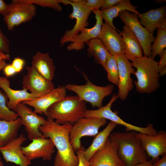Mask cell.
I'll return each mask as SVG.
<instances>
[{
  "label": "cell",
  "instance_id": "6da1fadb",
  "mask_svg": "<svg viewBox=\"0 0 166 166\" xmlns=\"http://www.w3.org/2000/svg\"><path fill=\"white\" fill-rule=\"evenodd\" d=\"M72 125H60L47 117L45 123L39 128L45 138L53 141L57 152L54 161V166H78L79 160L70 142V132Z\"/></svg>",
  "mask_w": 166,
  "mask_h": 166
},
{
  "label": "cell",
  "instance_id": "7a4b0ae2",
  "mask_svg": "<svg viewBox=\"0 0 166 166\" xmlns=\"http://www.w3.org/2000/svg\"><path fill=\"white\" fill-rule=\"evenodd\" d=\"M134 131L112 132L109 139L117 143V153L126 166H136L149 160L140 140Z\"/></svg>",
  "mask_w": 166,
  "mask_h": 166
},
{
  "label": "cell",
  "instance_id": "3957f363",
  "mask_svg": "<svg viewBox=\"0 0 166 166\" xmlns=\"http://www.w3.org/2000/svg\"><path fill=\"white\" fill-rule=\"evenodd\" d=\"M86 110L85 102L77 96H66L51 105L45 116L58 124L73 125L83 117Z\"/></svg>",
  "mask_w": 166,
  "mask_h": 166
},
{
  "label": "cell",
  "instance_id": "277c9868",
  "mask_svg": "<svg viewBox=\"0 0 166 166\" xmlns=\"http://www.w3.org/2000/svg\"><path fill=\"white\" fill-rule=\"evenodd\" d=\"M136 69L134 74L137 80L134 81L137 91L150 94L160 86L158 62L151 57L143 56L132 61Z\"/></svg>",
  "mask_w": 166,
  "mask_h": 166
},
{
  "label": "cell",
  "instance_id": "5b68a950",
  "mask_svg": "<svg viewBox=\"0 0 166 166\" xmlns=\"http://www.w3.org/2000/svg\"><path fill=\"white\" fill-rule=\"evenodd\" d=\"M86 80L84 85L68 84L65 86L66 89L75 93L81 100L90 103L93 107L100 108L102 106V102L104 98L112 93L114 86L109 84L101 86L93 83L88 79L86 75L83 74Z\"/></svg>",
  "mask_w": 166,
  "mask_h": 166
},
{
  "label": "cell",
  "instance_id": "8992f818",
  "mask_svg": "<svg viewBox=\"0 0 166 166\" xmlns=\"http://www.w3.org/2000/svg\"><path fill=\"white\" fill-rule=\"evenodd\" d=\"M118 98L117 94L114 93L108 103L104 106L96 110H87L84 112L83 117H96L110 120L116 123L124 126L127 131H134L136 132L149 135H154L157 132L152 124H148L145 127H138L124 121L113 112L111 107L112 104Z\"/></svg>",
  "mask_w": 166,
  "mask_h": 166
},
{
  "label": "cell",
  "instance_id": "52a82bcc",
  "mask_svg": "<svg viewBox=\"0 0 166 166\" xmlns=\"http://www.w3.org/2000/svg\"><path fill=\"white\" fill-rule=\"evenodd\" d=\"M105 119L96 117H82L73 124L70 132L71 144L75 151L82 147L81 139L85 136L95 137L100 128L107 123Z\"/></svg>",
  "mask_w": 166,
  "mask_h": 166
},
{
  "label": "cell",
  "instance_id": "ba28073f",
  "mask_svg": "<svg viewBox=\"0 0 166 166\" xmlns=\"http://www.w3.org/2000/svg\"><path fill=\"white\" fill-rule=\"evenodd\" d=\"M65 4L72 6L73 11L69 18L70 19H75L76 23L72 29L66 31L61 38L60 42L61 46L68 42H71L83 29L87 26L89 17L92 12L83 0H66Z\"/></svg>",
  "mask_w": 166,
  "mask_h": 166
},
{
  "label": "cell",
  "instance_id": "9c48e42d",
  "mask_svg": "<svg viewBox=\"0 0 166 166\" xmlns=\"http://www.w3.org/2000/svg\"><path fill=\"white\" fill-rule=\"evenodd\" d=\"M118 16L139 40L142 47L144 56L151 57V44L154 42L155 38L153 34L140 24L138 15L124 10L120 13Z\"/></svg>",
  "mask_w": 166,
  "mask_h": 166
},
{
  "label": "cell",
  "instance_id": "30bf717a",
  "mask_svg": "<svg viewBox=\"0 0 166 166\" xmlns=\"http://www.w3.org/2000/svg\"><path fill=\"white\" fill-rule=\"evenodd\" d=\"M9 5L10 12L7 16L4 17V20L10 31L31 20L36 14L35 5L24 0H13Z\"/></svg>",
  "mask_w": 166,
  "mask_h": 166
},
{
  "label": "cell",
  "instance_id": "8fae6325",
  "mask_svg": "<svg viewBox=\"0 0 166 166\" xmlns=\"http://www.w3.org/2000/svg\"><path fill=\"white\" fill-rule=\"evenodd\" d=\"M13 111L20 118L30 140L44 137L39 130L40 127L46 122V120L44 117L38 115L27 105L22 102L19 103Z\"/></svg>",
  "mask_w": 166,
  "mask_h": 166
},
{
  "label": "cell",
  "instance_id": "7c38bea8",
  "mask_svg": "<svg viewBox=\"0 0 166 166\" xmlns=\"http://www.w3.org/2000/svg\"><path fill=\"white\" fill-rule=\"evenodd\" d=\"M27 74L23 76L22 88L29 90L37 98L44 95L54 89V85L42 75L32 66H27Z\"/></svg>",
  "mask_w": 166,
  "mask_h": 166
},
{
  "label": "cell",
  "instance_id": "4fadbf2b",
  "mask_svg": "<svg viewBox=\"0 0 166 166\" xmlns=\"http://www.w3.org/2000/svg\"><path fill=\"white\" fill-rule=\"evenodd\" d=\"M147 154L152 163L157 161L160 157L166 153V132L164 130L157 132L154 135L137 132Z\"/></svg>",
  "mask_w": 166,
  "mask_h": 166
},
{
  "label": "cell",
  "instance_id": "5bb4252c",
  "mask_svg": "<svg viewBox=\"0 0 166 166\" xmlns=\"http://www.w3.org/2000/svg\"><path fill=\"white\" fill-rule=\"evenodd\" d=\"M118 145L109 137L89 161V166H126L117 153Z\"/></svg>",
  "mask_w": 166,
  "mask_h": 166
},
{
  "label": "cell",
  "instance_id": "9a60e30c",
  "mask_svg": "<svg viewBox=\"0 0 166 166\" xmlns=\"http://www.w3.org/2000/svg\"><path fill=\"white\" fill-rule=\"evenodd\" d=\"M114 57L117 62L119 72L117 95L118 98L124 101L127 98L129 93L133 88V80L131 75L134 74L136 71L132 63L126 58L124 54Z\"/></svg>",
  "mask_w": 166,
  "mask_h": 166
},
{
  "label": "cell",
  "instance_id": "2e32d148",
  "mask_svg": "<svg viewBox=\"0 0 166 166\" xmlns=\"http://www.w3.org/2000/svg\"><path fill=\"white\" fill-rule=\"evenodd\" d=\"M28 145L21 147L24 155L30 160L42 158L44 160L51 159L55 151L54 144L51 139L45 137L35 138Z\"/></svg>",
  "mask_w": 166,
  "mask_h": 166
},
{
  "label": "cell",
  "instance_id": "e0dca14e",
  "mask_svg": "<svg viewBox=\"0 0 166 166\" xmlns=\"http://www.w3.org/2000/svg\"><path fill=\"white\" fill-rule=\"evenodd\" d=\"M26 140L24 135L21 134L18 137L0 148V152L7 162L12 163L19 166H30L31 160L24 155L21 149L22 144Z\"/></svg>",
  "mask_w": 166,
  "mask_h": 166
},
{
  "label": "cell",
  "instance_id": "ac0fdd59",
  "mask_svg": "<svg viewBox=\"0 0 166 166\" xmlns=\"http://www.w3.org/2000/svg\"><path fill=\"white\" fill-rule=\"evenodd\" d=\"M97 38L112 56L124 54V45L121 35L108 23H103Z\"/></svg>",
  "mask_w": 166,
  "mask_h": 166
},
{
  "label": "cell",
  "instance_id": "d6986e66",
  "mask_svg": "<svg viewBox=\"0 0 166 166\" xmlns=\"http://www.w3.org/2000/svg\"><path fill=\"white\" fill-rule=\"evenodd\" d=\"M96 19V24L92 28H85L75 38L67 47L69 51H78L84 48L85 43L93 39L97 38L103 24V18L99 10L93 11Z\"/></svg>",
  "mask_w": 166,
  "mask_h": 166
},
{
  "label": "cell",
  "instance_id": "ffe728a7",
  "mask_svg": "<svg viewBox=\"0 0 166 166\" xmlns=\"http://www.w3.org/2000/svg\"><path fill=\"white\" fill-rule=\"evenodd\" d=\"M66 90L65 86H59L40 97L22 102L33 107L34 111L37 114L45 116L47 109L51 105L66 96Z\"/></svg>",
  "mask_w": 166,
  "mask_h": 166
},
{
  "label": "cell",
  "instance_id": "44dd1931",
  "mask_svg": "<svg viewBox=\"0 0 166 166\" xmlns=\"http://www.w3.org/2000/svg\"><path fill=\"white\" fill-rule=\"evenodd\" d=\"M10 83L6 77H0V88L4 91L9 99L7 106L10 109L13 110L19 103L31 101L37 98L25 89L21 90L12 89L10 87Z\"/></svg>",
  "mask_w": 166,
  "mask_h": 166
},
{
  "label": "cell",
  "instance_id": "7402d4cb",
  "mask_svg": "<svg viewBox=\"0 0 166 166\" xmlns=\"http://www.w3.org/2000/svg\"><path fill=\"white\" fill-rule=\"evenodd\" d=\"M166 7L164 6L156 9H152L138 15L140 24L150 33L153 34L157 28H161L166 21Z\"/></svg>",
  "mask_w": 166,
  "mask_h": 166
},
{
  "label": "cell",
  "instance_id": "603a6c76",
  "mask_svg": "<svg viewBox=\"0 0 166 166\" xmlns=\"http://www.w3.org/2000/svg\"><path fill=\"white\" fill-rule=\"evenodd\" d=\"M120 32L124 45V55L129 61L143 56L141 45L132 31L125 25Z\"/></svg>",
  "mask_w": 166,
  "mask_h": 166
},
{
  "label": "cell",
  "instance_id": "cb8c5ba5",
  "mask_svg": "<svg viewBox=\"0 0 166 166\" xmlns=\"http://www.w3.org/2000/svg\"><path fill=\"white\" fill-rule=\"evenodd\" d=\"M31 64L32 66L43 77L52 81L56 67L48 53L37 51L32 57Z\"/></svg>",
  "mask_w": 166,
  "mask_h": 166
},
{
  "label": "cell",
  "instance_id": "d4e9b609",
  "mask_svg": "<svg viewBox=\"0 0 166 166\" xmlns=\"http://www.w3.org/2000/svg\"><path fill=\"white\" fill-rule=\"evenodd\" d=\"M22 125L19 117L15 120L11 121L0 119V148L17 137Z\"/></svg>",
  "mask_w": 166,
  "mask_h": 166
},
{
  "label": "cell",
  "instance_id": "484cf974",
  "mask_svg": "<svg viewBox=\"0 0 166 166\" xmlns=\"http://www.w3.org/2000/svg\"><path fill=\"white\" fill-rule=\"evenodd\" d=\"M137 7L132 5L129 0H122L117 5L105 9L100 10L103 19L113 28L116 29L113 23V19L118 16L121 12L127 10L138 15L139 13L136 10Z\"/></svg>",
  "mask_w": 166,
  "mask_h": 166
},
{
  "label": "cell",
  "instance_id": "4316f807",
  "mask_svg": "<svg viewBox=\"0 0 166 166\" xmlns=\"http://www.w3.org/2000/svg\"><path fill=\"white\" fill-rule=\"evenodd\" d=\"M117 125L115 123L110 121L106 127L96 136L91 145L84 151L85 155L88 161L104 145Z\"/></svg>",
  "mask_w": 166,
  "mask_h": 166
},
{
  "label": "cell",
  "instance_id": "83f0119b",
  "mask_svg": "<svg viewBox=\"0 0 166 166\" xmlns=\"http://www.w3.org/2000/svg\"><path fill=\"white\" fill-rule=\"evenodd\" d=\"M85 44L88 46L87 48L88 56L93 57L95 61L101 65L105 69L109 52L101 41L96 38L87 41Z\"/></svg>",
  "mask_w": 166,
  "mask_h": 166
},
{
  "label": "cell",
  "instance_id": "f1b7e54d",
  "mask_svg": "<svg viewBox=\"0 0 166 166\" xmlns=\"http://www.w3.org/2000/svg\"><path fill=\"white\" fill-rule=\"evenodd\" d=\"M105 70L107 73L108 80L113 84L118 85L119 72L117 64L115 57L108 53Z\"/></svg>",
  "mask_w": 166,
  "mask_h": 166
},
{
  "label": "cell",
  "instance_id": "f546056e",
  "mask_svg": "<svg viewBox=\"0 0 166 166\" xmlns=\"http://www.w3.org/2000/svg\"><path fill=\"white\" fill-rule=\"evenodd\" d=\"M157 29L156 37L151 46V57L153 59L166 47V30L160 28Z\"/></svg>",
  "mask_w": 166,
  "mask_h": 166
},
{
  "label": "cell",
  "instance_id": "4dcf8cb0",
  "mask_svg": "<svg viewBox=\"0 0 166 166\" xmlns=\"http://www.w3.org/2000/svg\"><path fill=\"white\" fill-rule=\"evenodd\" d=\"M7 98L0 90V119L7 121L15 120L18 117V116L7 107Z\"/></svg>",
  "mask_w": 166,
  "mask_h": 166
},
{
  "label": "cell",
  "instance_id": "1f68e13d",
  "mask_svg": "<svg viewBox=\"0 0 166 166\" xmlns=\"http://www.w3.org/2000/svg\"><path fill=\"white\" fill-rule=\"evenodd\" d=\"M26 2L39 5L43 7H48L58 12L62 10V7L58 0H24Z\"/></svg>",
  "mask_w": 166,
  "mask_h": 166
},
{
  "label": "cell",
  "instance_id": "d6a6232c",
  "mask_svg": "<svg viewBox=\"0 0 166 166\" xmlns=\"http://www.w3.org/2000/svg\"><path fill=\"white\" fill-rule=\"evenodd\" d=\"M9 39L2 32L0 28V51L9 54L10 52Z\"/></svg>",
  "mask_w": 166,
  "mask_h": 166
},
{
  "label": "cell",
  "instance_id": "836d02e7",
  "mask_svg": "<svg viewBox=\"0 0 166 166\" xmlns=\"http://www.w3.org/2000/svg\"><path fill=\"white\" fill-rule=\"evenodd\" d=\"M158 55L160 60L158 62V69L160 76L165 75L166 73V49L164 50Z\"/></svg>",
  "mask_w": 166,
  "mask_h": 166
},
{
  "label": "cell",
  "instance_id": "e575fe53",
  "mask_svg": "<svg viewBox=\"0 0 166 166\" xmlns=\"http://www.w3.org/2000/svg\"><path fill=\"white\" fill-rule=\"evenodd\" d=\"M104 0H86L84 2L86 6L92 12L99 10Z\"/></svg>",
  "mask_w": 166,
  "mask_h": 166
},
{
  "label": "cell",
  "instance_id": "d590c367",
  "mask_svg": "<svg viewBox=\"0 0 166 166\" xmlns=\"http://www.w3.org/2000/svg\"><path fill=\"white\" fill-rule=\"evenodd\" d=\"M85 148L83 147L79 150L76 152V153L78 156L79 162L78 166H89V163L86 159L84 154Z\"/></svg>",
  "mask_w": 166,
  "mask_h": 166
},
{
  "label": "cell",
  "instance_id": "8d00e7d4",
  "mask_svg": "<svg viewBox=\"0 0 166 166\" xmlns=\"http://www.w3.org/2000/svg\"><path fill=\"white\" fill-rule=\"evenodd\" d=\"M25 64L23 59L19 57L15 58L11 65L15 69L16 73H19L22 69Z\"/></svg>",
  "mask_w": 166,
  "mask_h": 166
},
{
  "label": "cell",
  "instance_id": "74e56055",
  "mask_svg": "<svg viewBox=\"0 0 166 166\" xmlns=\"http://www.w3.org/2000/svg\"><path fill=\"white\" fill-rule=\"evenodd\" d=\"M10 12L9 4L3 0H0V14L4 17L7 16Z\"/></svg>",
  "mask_w": 166,
  "mask_h": 166
},
{
  "label": "cell",
  "instance_id": "f35d334b",
  "mask_svg": "<svg viewBox=\"0 0 166 166\" xmlns=\"http://www.w3.org/2000/svg\"><path fill=\"white\" fill-rule=\"evenodd\" d=\"M122 0H104L101 6V10L105 9L118 4Z\"/></svg>",
  "mask_w": 166,
  "mask_h": 166
},
{
  "label": "cell",
  "instance_id": "ab89813d",
  "mask_svg": "<svg viewBox=\"0 0 166 166\" xmlns=\"http://www.w3.org/2000/svg\"><path fill=\"white\" fill-rule=\"evenodd\" d=\"M4 71L7 77L13 76L16 73L11 64L6 65L4 68Z\"/></svg>",
  "mask_w": 166,
  "mask_h": 166
},
{
  "label": "cell",
  "instance_id": "60d3db41",
  "mask_svg": "<svg viewBox=\"0 0 166 166\" xmlns=\"http://www.w3.org/2000/svg\"><path fill=\"white\" fill-rule=\"evenodd\" d=\"M152 166H166V155L163 156L156 162L152 163Z\"/></svg>",
  "mask_w": 166,
  "mask_h": 166
},
{
  "label": "cell",
  "instance_id": "b9f144b4",
  "mask_svg": "<svg viewBox=\"0 0 166 166\" xmlns=\"http://www.w3.org/2000/svg\"><path fill=\"white\" fill-rule=\"evenodd\" d=\"M10 57V55L9 54L0 51V60H9Z\"/></svg>",
  "mask_w": 166,
  "mask_h": 166
},
{
  "label": "cell",
  "instance_id": "7bdbcfd3",
  "mask_svg": "<svg viewBox=\"0 0 166 166\" xmlns=\"http://www.w3.org/2000/svg\"><path fill=\"white\" fill-rule=\"evenodd\" d=\"M136 166H152V163L150 160L140 164Z\"/></svg>",
  "mask_w": 166,
  "mask_h": 166
},
{
  "label": "cell",
  "instance_id": "ee69618b",
  "mask_svg": "<svg viewBox=\"0 0 166 166\" xmlns=\"http://www.w3.org/2000/svg\"><path fill=\"white\" fill-rule=\"evenodd\" d=\"M5 60H0V71L4 69L6 65Z\"/></svg>",
  "mask_w": 166,
  "mask_h": 166
},
{
  "label": "cell",
  "instance_id": "f6af8a7d",
  "mask_svg": "<svg viewBox=\"0 0 166 166\" xmlns=\"http://www.w3.org/2000/svg\"><path fill=\"white\" fill-rule=\"evenodd\" d=\"M0 166H4L3 163L0 159Z\"/></svg>",
  "mask_w": 166,
  "mask_h": 166
},
{
  "label": "cell",
  "instance_id": "bcb514c9",
  "mask_svg": "<svg viewBox=\"0 0 166 166\" xmlns=\"http://www.w3.org/2000/svg\"></svg>",
  "mask_w": 166,
  "mask_h": 166
}]
</instances>
